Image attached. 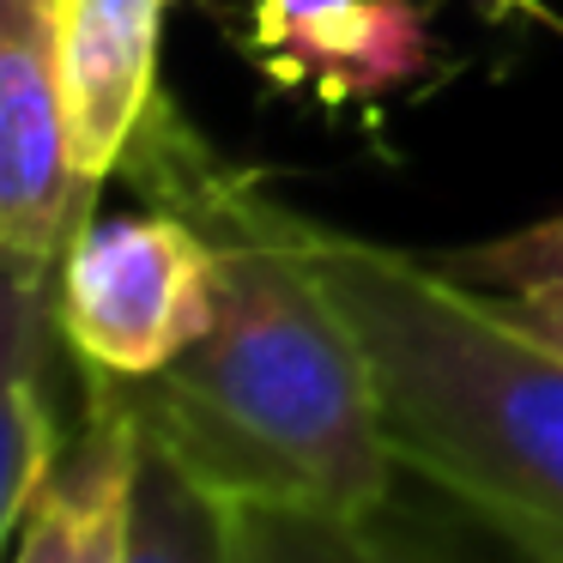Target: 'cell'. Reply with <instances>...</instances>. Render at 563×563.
<instances>
[{"label": "cell", "instance_id": "277c9868", "mask_svg": "<svg viewBox=\"0 0 563 563\" xmlns=\"http://www.w3.org/2000/svg\"><path fill=\"white\" fill-rule=\"evenodd\" d=\"M98 212L67 134L62 0H0V249L7 273L49 285Z\"/></svg>", "mask_w": 563, "mask_h": 563}, {"label": "cell", "instance_id": "3957f363", "mask_svg": "<svg viewBox=\"0 0 563 563\" xmlns=\"http://www.w3.org/2000/svg\"><path fill=\"white\" fill-rule=\"evenodd\" d=\"M219 309V243L170 207L91 212L55 273L62 345L86 376L152 382L170 369Z\"/></svg>", "mask_w": 563, "mask_h": 563}, {"label": "cell", "instance_id": "52a82bcc", "mask_svg": "<svg viewBox=\"0 0 563 563\" xmlns=\"http://www.w3.org/2000/svg\"><path fill=\"white\" fill-rule=\"evenodd\" d=\"M140 418L110 376H86V430L19 521L13 563H128Z\"/></svg>", "mask_w": 563, "mask_h": 563}, {"label": "cell", "instance_id": "30bf717a", "mask_svg": "<svg viewBox=\"0 0 563 563\" xmlns=\"http://www.w3.org/2000/svg\"><path fill=\"white\" fill-rule=\"evenodd\" d=\"M454 279L478 285V291H527V285H563V212L533 224H515L503 236L466 243L437 255Z\"/></svg>", "mask_w": 563, "mask_h": 563}, {"label": "cell", "instance_id": "8992f818", "mask_svg": "<svg viewBox=\"0 0 563 563\" xmlns=\"http://www.w3.org/2000/svg\"><path fill=\"white\" fill-rule=\"evenodd\" d=\"M249 49L273 86L369 103L430 67V19L418 0H340L303 19H249Z\"/></svg>", "mask_w": 563, "mask_h": 563}, {"label": "cell", "instance_id": "7c38bea8", "mask_svg": "<svg viewBox=\"0 0 563 563\" xmlns=\"http://www.w3.org/2000/svg\"><path fill=\"white\" fill-rule=\"evenodd\" d=\"M478 7H485V13H497V19H533V25H558L545 0H478Z\"/></svg>", "mask_w": 563, "mask_h": 563}, {"label": "cell", "instance_id": "6da1fadb", "mask_svg": "<svg viewBox=\"0 0 563 563\" xmlns=\"http://www.w3.org/2000/svg\"><path fill=\"white\" fill-rule=\"evenodd\" d=\"M128 176L219 243L212 328L152 382H115L140 430L231 503H316L388 515L394 461L369 357L316 279L297 212L188 134L158 98Z\"/></svg>", "mask_w": 563, "mask_h": 563}, {"label": "cell", "instance_id": "5b68a950", "mask_svg": "<svg viewBox=\"0 0 563 563\" xmlns=\"http://www.w3.org/2000/svg\"><path fill=\"white\" fill-rule=\"evenodd\" d=\"M170 0H62V91L67 134L86 188L128 164L146 115L158 110V37Z\"/></svg>", "mask_w": 563, "mask_h": 563}, {"label": "cell", "instance_id": "8fae6325", "mask_svg": "<svg viewBox=\"0 0 563 563\" xmlns=\"http://www.w3.org/2000/svg\"><path fill=\"white\" fill-rule=\"evenodd\" d=\"M527 333H539L545 345L563 352V285H527V291H490Z\"/></svg>", "mask_w": 563, "mask_h": 563}, {"label": "cell", "instance_id": "ba28073f", "mask_svg": "<svg viewBox=\"0 0 563 563\" xmlns=\"http://www.w3.org/2000/svg\"><path fill=\"white\" fill-rule=\"evenodd\" d=\"M128 563H236L231 497L200 485L146 430H140L134 503H128Z\"/></svg>", "mask_w": 563, "mask_h": 563}, {"label": "cell", "instance_id": "9c48e42d", "mask_svg": "<svg viewBox=\"0 0 563 563\" xmlns=\"http://www.w3.org/2000/svg\"><path fill=\"white\" fill-rule=\"evenodd\" d=\"M236 563H424L388 539L382 515H345L316 503H231Z\"/></svg>", "mask_w": 563, "mask_h": 563}, {"label": "cell", "instance_id": "7a4b0ae2", "mask_svg": "<svg viewBox=\"0 0 563 563\" xmlns=\"http://www.w3.org/2000/svg\"><path fill=\"white\" fill-rule=\"evenodd\" d=\"M297 243L369 357L400 473L454 497L521 563H563V352L437 255L303 212Z\"/></svg>", "mask_w": 563, "mask_h": 563}]
</instances>
